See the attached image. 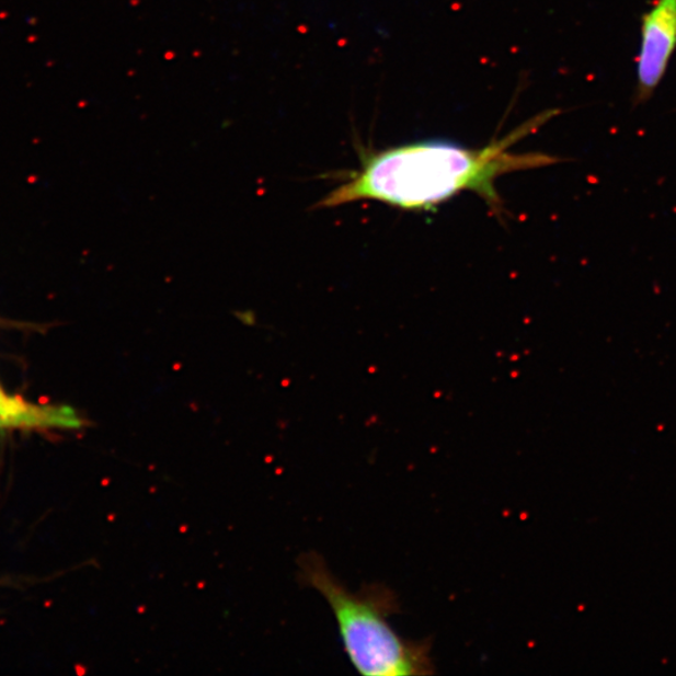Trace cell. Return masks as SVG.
I'll return each instance as SVG.
<instances>
[{
    "instance_id": "cell-1",
    "label": "cell",
    "mask_w": 676,
    "mask_h": 676,
    "mask_svg": "<svg viewBox=\"0 0 676 676\" xmlns=\"http://www.w3.org/2000/svg\"><path fill=\"white\" fill-rule=\"evenodd\" d=\"M541 114L503 139L484 148H467L449 140H424L365 153L359 170L345 175L340 186L316 208L377 200L403 209H435L463 191H472L496 210L503 204L496 181L503 175L558 162L541 153L514 154L508 149L548 122Z\"/></svg>"
},
{
    "instance_id": "cell-2",
    "label": "cell",
    "mask_w": 676,
    "mask_h": 676,
    "mask_svg": "<svg viewBox=\"0 0 676 676\" xmlns=\"http://www.w3.org/2000/svg\"><path fill=\"white\" fill-rule=\"evenodd\" d=\"M298 581L312 587L328 601L335 617L342 645L355 666L366 676H415L435 674L432 639L402 638L390 625L401 609L399 596L385 584H367L350 592L332 574L318 552L297 560Z\"/></svg>"
},
{
    "instance_id": "cell-4",
    "label": "cell",
    "mask_w": 676,
    "mask_h": 676,
    "mask_svg": "<svg viewBox=\"0 0 676 676\" xmlns=\"http://www.w3.org/2000/svg\"><path fill=\"white\" fill-rule=\"evenodd\" d=\"M87 426L79 412L66 405H39L11 397L0 388V429L77 432Z\"/></svg>"
},
{
    "instance_id": "cell-3",
    "label": "cell",
    "mask_w": 676,
    "mask_h": 676,
    "mask_svg": "<svg viewBox=\"0 0 676 676\" xmlns=\"http://www.w3.org/2000/svg\"><path fill=\"white\" fill-rule=\"evenodd\" d=\"M676 50V0H655L642 18L637 58V103L646 102L661 85Z\"/></svg>"
}]
</instances>
